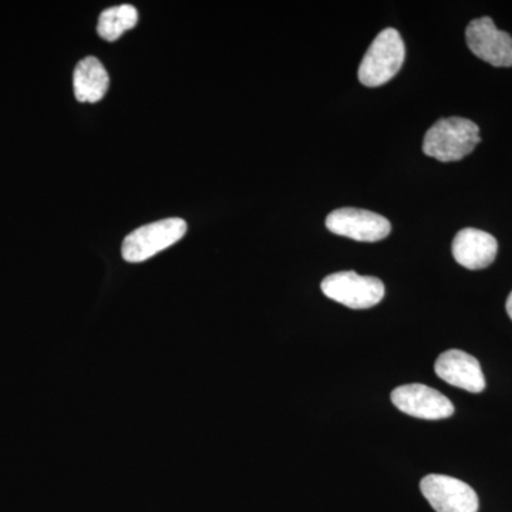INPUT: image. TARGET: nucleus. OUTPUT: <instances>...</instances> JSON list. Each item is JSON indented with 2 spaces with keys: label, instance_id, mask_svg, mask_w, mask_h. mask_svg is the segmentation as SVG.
Masks as SVG:
<instances>
[{
  "label": "nucleus",
  "instance_id": "f257e3e1",
  "mask_svg": "<svg viewBox=\"0 0 512 512\" xmlns=\"http://www.w3.org/2000/svg\"><path fill=\"white\" fill-rule=\"evenodd\" d=\"M480 143V127L474 121L448 117L429 128L424 136L423 151L441 163H453L473 153Z\"/></svg>",
  "mask_w": 512,
  "mask_h": 512
},
{
  "label": "nucleus",
  "instance_id": "f03ea898",
  "mask_svg": "<svg viewBox=\"0 0 512 512\" xmlns=\"http://www.w3.org/2000/svg\"><path fill=\"white\" fill-rule=\"evenodd\" d=\"M404 57L406 47L400 33L393 28L382 30L360 63V83L367 87L383 86L402 69Z\"/></svg>",
  "mask_w": 512,
  "mask_h": 512
},
{
  "label": "nucleus",
  "instance_id": "7ed1b4c3",
  "mask_svg": "<svg viewBox=\"0 0 512 512\" xmlns=\"http://www.w3.org/2000/svg\"><path fill=\"white\" fill-rule=\"evenodd\" d=\"M185 232H187V224L181 218H168V220L144 225L124 239L121 254L127 262H133V264L147 261L158 252L180 241Z\"/></svg>",
  "mask_w": 512,
  "mask_h": 512
},
{
  "label": "nucleus",
  "instance_id": "20e7f679",
  "mask_svg": "<svg viewBox=\"0 0 512 512\" xmlns=\"http://www.w3.org/2000/svg\"><path fill=\"white\" fill-rule=\"evenodd\" d=\"M322 292L332 301L350 309H369L382 302L386 288L375 276L357 275L356 272H338L322 281Z\"/></svg>",
  "mask_w": 512,
  "mask_h": 512
},
{
  "label": "nucleus",
  "instance_id": "39448f33",
  "mask_svg": "<svg viewBox=\"0 0 512 512\" xmlns=\"http://www.w3.org/2000/svg\"><path fill=\"white\" fill-rule=\"evenodd\" d=\"M420 490L436 512H478L480 507L476 491L458 478L429 474Z\"/></svg>",
  "mask_w": 512,
  "mask_h": 512
},
{
  "label": "nucleus",
  "instance_id": "423d86ee",
  "mask_svg": "<svg viewBox=\"0 0 512 512\" xmlns=\"http://www.w3.org/2000/svg\"><path fill=\"white\" fill-rule=\"evenodd\" d=\"M326 228L332 234L359 242L382 241L392 231V225L387 218L376 212L357 208H339L330 212L326 218Z\"/></svg>",
  "mask_w": 512,
  "mask_h": 512
},
{
  "label": "nucleus",
  "instance_id": "0eeeda50",
  "mask_svg": "<svg viewBox=\"0 0 512 512\" xmlns=\"http://www.w3.org/2000/svg\"><path fill=\"white\" fill-rule=\"evenodd\" d=\"M392 403L400 412L416 419L443 420L454 414L453 403L444 394L419 383L394 389Z\"/></svg>",
  "mask_w": 512,
  "mask_h": 512
},
{
  "label": "nucleus",
  "instance_id": "6e6552de",
  "mask_svg": "<svg viewBox=\"0 0 512 512\" xmlns=\"http://www.w3.org/2000/svg\"><path fill=\"white\" fill-rule=\"evenodd\" d=\"M467 46L471 52L494 67L512 66V36L495 28L493 19L480 18L466 29Z\"/></svg>",
  "mask_w": 512,
  "mask_h": 512
},
{
  "label": "nucleus",
  "instance_id": "1a4fd4ad",
  "mask_svg": "<svg viewBox=\"0 0 512 512\" xmlns=\"http://www.w3.org/2000/svg\"><path fill=\"white\" fill-rule=\"evenodd\" d=\"M434 370L441 380L467 392L481 393L485 389L480 362L463 350L451 349L444 352L436 360Z\"/></svg>",
  "mask_w": 512,
  "mask_h": 512
},
{
  "label": "nucleus",
  "instance_id": "9d476101",
  "mask_svg": "<svg viewBox=\"0 0 512 512\" xmlns=\"http://www.w3.org/2000/svg\"><path fill=\"white\" fill-rule=\"evenodd\" d=\"M497 252V239L480 229H461L453 241L454 259L471 271L488 268L495 261Z\"/></svg>",
  "mask_w": 512,
  "mask_h": 512
},
{
  "label": "nucleus",
  "instance_id": "9b49d317",
  "mask_svg": "<svg viewBox=\"0 0 512 512\" xmlns=\"http://www.w3.org/2000/svg\"><path fill=\"white\" fill-rule=\"evenodd\" d=\"M109 73L96 57L77 63L73 74L74 94L80 103H97L109 89Z\"/></svg>",
  "mask_w": 512,
  "mask_h": 512
},
{
  "label": "nucleus",
  "instance_id": "f8f14e48",
  "mask_svg": "<svg viewBox=\"0 0 512 512\" xmlns=\"http://www.w3.org/2000/svg\"><path fill=\"white\" fill-rule=\"evenodd\" d=\"M138 12L134 6H114L101 12L97 32L107 42L119 39L126 30L136 28Z\"/></svg>",
  "mask_w": 512,
  "mask_h": 512
},
{
  "label": "nucleus",
  "instance_id": "ddd939ff",
  "mask_svg": "<svg viewBox=\"0 0 512 512\" xmlns=\"http://www.w3.org/2000/svg\"><path fill=\"white\" fill-rule=\"evenodd\" d=\"M505 308H507L508 316H510L512 320V292L510 293V296H508L507 305H505Z\"/></svg>",
  "mask_w": 512,
  "mask_h": 512
}]
</instances>
